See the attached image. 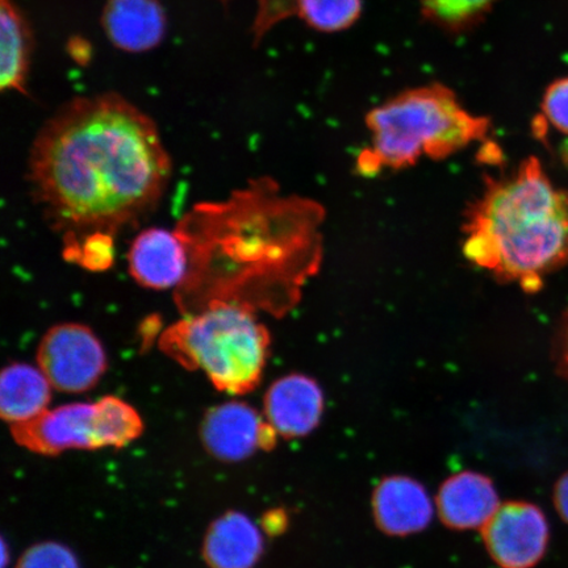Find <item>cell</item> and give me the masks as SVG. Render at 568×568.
<instances>
[{"label":"cell","mask_w":568,"mask_h":568,"mask_svg":"<svg viewBox=\"0 0 568 568\" xmlns=\"http://www.w3.org/2000/svg\"><path fill=\"white\" fill-rule=\"evenodd\" d=\"M172 169L153 120L102 94L73 99L41 128L30 181L57 225L112 236L155 207Z\"/></svg>","instance_id":"6da1fadb"},{"label":"cell","mask_w":568,"mask_h":568,"mask_svg":"<svg viewBox=\"0 0 568 568\" xmlns=\"http://www.w3.org/2000/svg\"><path fill=\"white\" fill-rule=\"evenodd\" d=\"M465 231L468 260L535 293L568 265V190L529 159L503 180L488 181Z\"/></svg>","instance_id":"7a4b0ae2"},{"label":"cell","mask_w":568,"mask_h":568,"mask_svg":"<svg viewBox=\"0 0 568 568\" xmlns=\"http://www.w3.org/2000/svg\"><path fill=\"white\" fill-rule=\"evenodd\" d=\"M372 148L361 154L362 172L402 169L428 155L445 159L486 136L488 120L468 113L442 84L403 92L367 115Z\"/></svg>","instance_id":"3957f363"},{"label":"cell","mask_w":568,"mask_h":568,"mask_svg":"<svg viewBox=\"0 0 568 568\" xmlns=\"http://www.w3.org/2000/svg\"><path fill=\"white\" fill-rule=\"evenodd\" d=\"M161 351L189 371H202L223 393L245 395L260 385L268 331L243 303L211 301L196 315L170 326Z\"/></svg>","instance_id":"277c9868"},{"label":"cell","mask_w":568,"mask_h":568,"mask_svg":"<svg viewBox=\"0 0 568 568\" xmlns=\"http://www.w3.org/2000/svg\"><path fill=\"white\" fill-rule=\"evenodd\" d=\"M144 430L139 412L116 396L97 403H74L11 425L16 442L33 453L55 456L70 449L123 447Z\"/></svg>","instance_id":"5b68a950"},{"label":"cell","mask_w":568,"mask_h":568,"mask_svg":"<svg viewBox=\"0 0 568 568\" xmlns=\"http://www.w3.org/2000/svg\"><path fill=\"white\" fill-rule=\"evenodd\" d=\"M38 367L53 388L82 394L98 385L106 371L104 347L89 326L65 323L52 326L42 336Z\"/></svg>","instance_id":"8992f818"},{"label":"cell","mask_w":568,"mask_h":568,"mask_svg":"<svg viewBox=\"0 0 568 568\" xmlns=\"http://www.w3.org/2000/svg\"><path fill=\"white\" fill-rule=\"evenodd\" d=\"M489 557L501 568H532L541 562L550 539L541 508L528 501L503 504L481 529Z\"/></svg>","instance_id":"52a82bcc"},{"label":"cell","mask_w":568,"mask_h":568,"mask_svg":"<svg viewBox=\"0 0 568 568\" xmlns=\"http://www.w3.org/2000/svg\"><path fill=\"white\" fill-rule=\"evenodd\" d=\"M276 436L278 433L257 410L240 402L210 409L202 424L205 449L224 462H240L258 449H273Z\"/></svg>","instance_id":"ba28073f"},{"label":"cell","mask_w":568,"mask_h":568,"mask_svg":"<svg viewBox=\"0 0 568 568\" xmlns=\"http://www.w3.org/2000/svg\"><path fill=\"white\" fill-rule=\"evenodd\" d=\"M373 515L376 527L385 535H416L429 524L435 506L420 481L406 475H393L381 480L373 494Z\"/></svg>","instance_id":"9c48e42d"},{"label":"cell","mask_w":568,"mask_h":568,"mask_svg":"<svg viewBox=\"0 0 568 568\" xmlns=\"http://www.w3.org/2000/svg\"><path fill=\"white\" fill-rule=\"evenodd\" d=\"M324 395L316 381L291 374L273 383L265 395L266 422L280 436L310 435L322 420Z\"/></svg>","instance_id":"30bf717a"},{"label":"cell","mask_w":568,"mask_h":568,"mask_svg":"<svg viewBox=\"0 0 568 568\" xmlns=\"http://www.w3.org/2000/svg\"><path fill=\"white\" fill-rule=\"evenodd\" d=\"M130 272L141 286L166 290L186 280L189 257L180 232L151 229L141 232L128 253Z\"/></svg>","instance_id":"8fae6325"},{"label":"cell","mask_w":568,"mask_h":568,"mask_svg":"<svg viewBox=\"0 0 568 568\" xmlns=\"http://www.w3.org/2000/svg\"><path fill=\"white\" fill-rule=\"evenodd\" d=\"M500 506L494 481L474 471L452 475L436 497L439 518L454 530H481Z\"/></svg>","instance_id":"7c38bea8"},{"label":"cell","mask_w":568,"mask_h":568,"mask_svg":"<svg viewBox=\"0 0 568 568\" xmlns=\"http://www.w3.org/2000/svg\"><path fill=\"white\" fill-rule=\"evenodd\" d=\"M102 24L112 44L128 53L152 51L166 33L159 0H109Z\"/></svg>","instance_id":"4fadbf2b"},{"label":"cell","mask_w":568,"mask_h":568,"mask_svg":"<svg viewBox=\"0 0 568 568\" xmlns=\"http://www.w3.org/2000/svg\"><path fill=\"white\" fill-rule=\"evenodd\" d=\"M264 552V538L243 514L231 513L211 525L203 557L211 568H253Z\"/></svg>","instance_id":"5bb4252c"},{"label":"cell","mask_w":568,"mask_h":568,"mask_svg":"<svg viewBox=\"0 0 568 568\" xmlns=\"http://www.w3.org/2000/svg\"><path fill=\"white\" fill-rule=\"evenodd\" d=\"M254 31L264 34L291 16L300 17L320 32L344 31L361 16V0H258Z\"/></svg>","instance_id":"9a60e30c"},{"label":"cell","mask_w":568,"mask_h":568,"mask_svg":"<svg viewBox=\"0 0 568 568\" xmlns=\"http://www.w3.org/2000/svg\"><path fill=\"white\" fill-rule=\"evenodd\" d=\"M52 388L39 367L20 362L4 367L0 378V415L11 425L33 420L48 410Z\"/></svg>","instance_id":"2e32d148"},{"label":"cell","mask_w":568,"mask_h":568,"mask_svg":"<svg viewBox=\"0 0 568 568\" xmlns=\"http://www.w3.org/2000/svg\"><path fill=\"white\" fill-rule=\"evenodd\" d=\"M2 28V69L0 88L26 94L28 71L32 53V32L23 13L12 0H0Z\"/></svg>","instance_id":"e0dca14e"},{"label":"cell","mask_w":568,"mask_h":568,"mask_svg":"<svg viewBox=\"0 0 568 568\" xmlns=\"http://www.w3.org/2000/svg\"><path fill=\"white\" fill-rule=\"evenodd\" d=\"M494 2L495 0H422L426 18L449 27L468 23Z\"/></svg>","instance_id":"ac0fdd59"},{"label":"cell","mask_w":568,"mask_h":568,"mask_svg":"<svg viewBox=\"0 0 568 568\" xmlns=\"http://www.w3.org/2000/svg\"><path fill=\"white\" fill-rule=\"evenodd\" d=\"M17 568H80V565L67 546L44 542L27 550Z\"/></svg>","instance_id":"d6986e66"},{"label":"cell","mask_w":568,"mask_h":568,"mask_svg":"<svg viewBox=\"0 0 568 568\" xmlns=\"http://www.w3.org/2000/svg\"><path fill=\"white\" fill-rule=\"evenodd\" d=\"M546 122L568 134V77L550 84L542 101Z\"/></svg>","instance_id":"ffe728a7"},{"label":"cell","mask_w":568,"mask_h":568,"mask_svg":"<svg viewBox=\"0 0 568 568\" xmlns=\"http://www.w3.org/2000/svg\"><path fill=\"white\" fill-rule=\"evenodd\" d=\"M73 252L82 264L91 270H103L112 262V239L109 234H91L83 245L74 244Z\"/></svg>","instance_id":"44dd1931"},{"label":"cell","mask_w":568,"mask_h":568,"mask_svg":"<svg viewBox=\"0 0 568 568\" xmlns=\"http://www.w3.org/2000/svg\"><path fill=\"white\" fill-rule=\"evenodd\" d=\"M556 355L560 374L568 378V310L562 322H560L556 344Z\"/></svg>","instance_id":"7402d4cb"},{"label":"cell","mask_w":568,"mask_h":568,"mask_svg":"<svg viewBox=\"0 0 568 568\" xmlns=\"http://www.w3.org/2000/svg\"><path fill=\"white\" fill-rule=\"evenodd\" d=\"M554 506L564 521L568 524V471L559 478L554 488Z\"/></svg>","instance_id":"603a6c76"},{"label":"cell","mask_w":568,"mask_h":568,"mask_svg":"<svg viewBox=\"0 0 568 568\" xmlns=\"http://www.w3.org/2000/svg\"><path fill=\"white\" fill-rule=\"evenodd\" d=\"M284 527V515L278 513V510H274V513L267 515L265 517V529L270 532H278L282 531Z\"/></svg>","instance_id":"cb8c5ba5"}]
</instances>
